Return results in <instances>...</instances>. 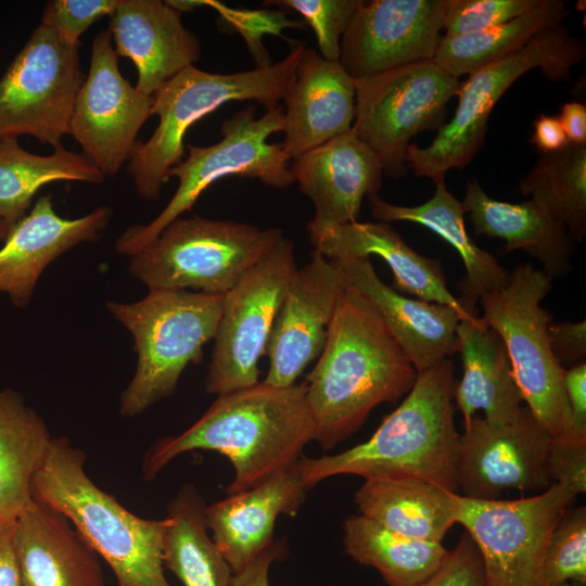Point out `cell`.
I'll return each instance as SVG.
<instances>
[{
  "label": "cell",
  "mask_w": 586,
  "mask_h": 586,
  "mask_svg": "<svg viewBox=\"0 0 586 586\" xmlns=\"http://www.w3.org/2000/svg\"><path fill=\"white\" fill-rule=\"evenodd\" d=\"M417 374L374 308L345 284L323 349L305 381L314 441L331 450L377 406L407 395Z\"/></svg>",
  "instance_id": "6da1fadb"
},
{
  "label": "cell",
  "mask_w": 586,
  "mask_h": 586,
  "mask_svg": "<svg viewBox=\"0 0 586 586\" xmlns=\"http://www.w3.org/2000/svg\"><path fill=\"white\" fill-rule=\"evenodd\" d=\"M314 437L305 382L273 386L259 381L218 395L189 429L156 441L143 458L142 472L152 480L181 454L216 451L233 467L226 487L232 495L292 468Z\"/></svg>",
  "instance_id": "7a4b0ae2"
},
{
  "label": "cell",
  "mask_w": 586,
  "mask_h": 586,
  "mask_svg": "<svg viewBox=\"0 0 586 586\" xmlns=\"http://www.w3.org/2000/svg\"><path fill=\"white\" fill-rule=\"evenodd\" d=\"M454 387L449 358L419 372L403 403L369 440L335 455L302 456L295 463L301 479L309 488L342 474L416 479L458 494Z\"/></svg>",
  "instance_id": "3957f363"
},
{
  "label": "cell",
  "mask_w": 586,
  "mask_h": 586,
  "mask_svg": "<svg viewBox=\"0 0 586 586\" xmlns=\"http://www.w3.org/2000/svg\"><path fill=\"white\" fill-rule=\"evenodd\" d=\"M86 457L65 436L52 440L33 498L62 513L111 568L117 586H171L163 559L167 519L140 518L87 474Z\"/></svg>",
  "instance_id": "277c9868"
},
{
  "label": "cell",
  "mask_w": 586,
  "mask_h": 586,
  "mask_svg": "<svg viewBox=\"0 0 586 586\" xmlns=\"http://www.w3.org/2000/svg\"><path fill=\"white\" fill-rule=\"evenodd\" d=\"M304 48L293 46L283 60L245 72L218 74L191 65L166 81L152 95L151 115L160 123L149 140L137 141L127 166L140 198L160 196L169 171L182 162L184 135L201 118L231 101L254 100L269 110L284 100Z\"/></svg>",
  "instance_id": "5b68a950"
},
{
  "label": "cell",
  "mask_w": 586,
  "mask_h": 586,
  "mask_svg": "<svg viewBox=\"0 0 586 586\" xmlns=\"http://www.w3.org/2000/svg\"><path fill=\"white\" fill-rule=\"evenodd\" d=\"M224 295L189 290H150L135 303L106 308L132 335L138 361L120 397V415L135 417L171 396L181 373L202 359L214 339Z\"/></svg>",
  "instance_id": "8992f818"
},
{
  "label": "cell",
  "mask_w": 586,
  "mask_h": 586,
  "mask_svg": "<svg viewBox=\"0 0 586 586\" xmlns=\"http://www.w3.org/2000/svg\"><path fill=\"white\" fill-rule=\"evenodd\" d=\"M586 55L582 39L562 24L536 35L515 53L469 75L460 84L451 119L430 145L410 143L406 163L417 177L445 180L451 168H464L484 144L489 115L500 97L526 72L538 68L551 81L566 82Z\"/></svg>",
  "instance_id": "52a82bcc"
},
{
  "label": "cell",
  "mask_w": 586,
  "mask_h": 586,
  "mask_svg": "<svg viewBox=\"0 0 586 586\" xmlns=\"http://www.w3.org/2000/svg\"><path fill=\"white\" fill-rule=\"evenodd\" d=\"M282 235L277 228L179 217L131 256L129 271L149 290L189 289L224 295Z\"/></svg>",
  "instance_id": "ba28073f"
},
{
  "label": "cell",
  "mask_w": 586,
  "mask_h": 586,
  "mask_svg": "<svg viewBox=\"0 0 586 586\" xmlns=\"http://www.w3.org/2000/svg\"><path fill=\"white\" fill-rule=\"evenodd\" d=\"M552 279L528 263L509 272L508 283L480 298L483 320L501 337L523 402L551 437L572 430L564 385V369L549 344L552 315L540 303Z\"/></svg>",
  "instance_id": "9c48e42d"
},
{
  "label": "cell",
  "mask_w": 586,
  "mask_h": 586,
  "mask_svg": "<svg viewBox=\"0 0 586 586\" xmlns=\"http://www.w3.org/2000/svg\"><path fill=\"white\" fill-rule=\"evenodd\" d=\"M255 113V106L250 105L225 120L222 139L213 145H187V160L169 171V178L179 180L174 196L152 221L133 225L120 234L115 244L118 253L131 257L141 252L167 225L191 209L212 183L225 177L257 179L277 189L295 182L291 158L281 143L268 142L272 133L284 129L283 107L278 104L260 117Z\"/></svg>",
  "instance_id": "30bf717a"
},
{
  "label": "cell",
  "mask_w": 586,
  "mask_h": 586,
  "mask_svg": "<svg viewBox=\"0 0 586 586\" xmlns=\"http://www.w3.org/2000/svg\"><path fill=\"white\" fill-rule=\"evenodd\" d=\"M460 84L433 60L355 80L352 130L378 156L383 174L394 179L406 175L410 140L445 124L447 104Z\"/></svg>",
  "instance_id": "8fae6325"
},
{
  "label": "cell",
  "mask_w": 586,
  "mask_h": 586,
  "mask_svg": "<svg viewBox=\"0 0 586 586\" xmlns=\"http://www.w3.org/2000/svg\"><path fill=\"white\" fill-rule=\"evenodd\" d=\"M577 495L552 483L542 494L506 499H473L453 494L455 523L475 544L486 586H542L550 536Z\"/></svg>",
  "instance_id": "7c38bea8"
},
{
  "label": "cell",
  "mask_w": 586,
  "mask_h": 586,
  "mask_svg": "<svg viewBox=\"0 0 586 586\" xmlns=\"http://www.w3.org/2000/svg\"><path fill=\"white\" fill-rule=\"evenodd\" d=\"M297 268L293 242L284 234L224 294L205 391L222 395L259 382V360Z\"/></svg>",
  "instance_id": "4fadbf2b"
},
{
  "label": "cell",
  "mask_w": 586,
  "mask_h": 586,
  "mask_svg": "<svg viewBox=\"0 0 586 586\" xmlns=\"http://www.w3.org/2000/svg\"><path fill=\"white\" fill-rule=\"evenodd\" d=\"M78 48L39 24L0 79V139L61 145L85 80Z\"/></svg>",
  "instance_id": "5bb4252c"
},
{
  "label": "cell",
  "mask_w": 586,
  "mask_h": 586,
  "mask_svg": "<svg viewBox=\"0 0 586 586\" xmlns=\"http://www.w3.org/2000/svg\"><path fill=\"white\" fill-rule=\"evenodd\" d=\"M152 104V95L123 77L110 30L99 33L69 125L82 155L104 176L116 175L129 160Z\"/></svg>",
  "instance_id": "9a60e30c"
},
{
  "label": "cell",
  "mask_w": 586,
  "mask_h": 586,
  "mask_svg": "<svg viewBox=\"0 0 586 586\" xmlns=\"http://www.w3.org/2000/svg\"><path fill=\"white\" fill-rule=\"evenodd\" d=\"M551 436L526 406L515 419L493 424L473 416L459 434L456 483L461 496L493 500L510 489L545 491Z\"/></svg>",
  "instance_id": "2e32d148"
},
{
  "label": "cell",
  "mask_w": 586,
  "mask_h": 586,
  "mask_svg": "<svg viewBox=\"0 0 586 586\" xmlns=\"http://www.w3.org/2000/svg\"><path fill=\"white\" fill-rule=\"evenodd\" d=\"M446 0L360 1L340 44L339 62L353 79L433 60Z\"/></svg>",
  "instance_id": "e0dca14e"
},
{
  "label": "cell",
  "mask_w": 586,
  "mask_h": 586,
  "mask_svg": "<svg viewBox=\"0 0 586 586\" xmlns=\"http://www.w3.org/2000/svg\"><path fill=\"white\" fill-rule=\"evenodd\" d=\"M344 285L336 263L317 250L307 264L295 269L266 347L269 368L264 382L293 385L319 357Z\"/></svg>",
  "instance_id": "ac0fdd59"
},
{
  "label": "cell",
  "mask_w": 586,
  "mask_h": 586,
  "mask_svg": "<svg viewBox=\"0 0 586 586\" xmlns=\"http://www.w3.org/2000/svg\"><path fill=\"white\" fill-rule=\"evenodd\" d=\"M290 169L315 206L306 226L311 243L333 228L358 221L362 200L378 194L383 182L380 160L352 129L294 160Z\"/></svg>",
  "instance_id": "d6986e66"
},
{
  "label": "cell",
  "mask_w": 586,
  "mask_h": 586,
  "mask_svg": "<svg viewBox=\"0 0 586 586\" xmlns=\"http://www.w3.org/2000/svg\"><path fill=\"white\" fill-rule=\"evenodd\" d=\"M346 285L378 313L417 373L458 353L459 314L449 306L410 298L385 284L369 258L333 259Z\"/></svg>",
  "instance_id": "ffe728a7"
},
{
  "label": "cell",
  "mask_w": 586,
  "mask_h": 586,
  "mask_svg": "<svg viewBox=\"0 0 586 586\" xmlns=\"http://www.w3.org/2000/svg\"><path fill=\"white\" fill-rule=\"evenodd\" d=\"M111 212L99 206L87 215L67 219L53 207L51 195L38 199L28 215L10 230L0 249V293L16 307L27 306L43 270L72 247L99 239Z\"/></svg>",
  "instance_id": "44dd1931"
},
{
  "label": "cell",
  "mask_w": 586,
  "mask_h": 586,
  "mask_svg": "<svg viewBox=\"0 0 586 586\" xmlns=\"http://www.w3.org/2000/svg\"><path fill=\"white\" fill-rule=\"evenodd\" d=\"M309 489L294 464L258 485L206 506L207 530L233 575L276 540L278 517L295 515Z\"/></svg>",
  "instance_id": "7402d4cb"
},
{
  "label": "cell",
  "mask_w": 586,
  "mask_h": 586,
  "mask_svg": "<svg viewBox=\"0 0 586 586\" xmlns=\"http://www.w3.org/2000/svg\"><path fill=\"white\" fill-rule=\"evenodd\" d=\"M166 1L118 0L110 33L118 56L137 67V90L153 95L166 81L201 56L198 36Z\"/></svg>",
  "instance_id": "603a6c76"
},
{
  "label": "cell",
  "mask_w": 586,
  "mask_h": 586,
  "mask_svg": "<svg viewBox=\"0 0 586 586\" xmlns=\"http://www.w3.org/2000/svg\"><path fill=\"white\" fill-rule=\"evenodd\" d=\"M355 95V79L339 61H328L305 47L284 99L285 137L281 145L290 158L294 161L351 130Z\"/></svg>",
  "instance_id": "cb8c5ba5"
},
{
  "label": "cell",
  "mask_w": 586,
  "mask_h": 586,
  "mask_svg": "<svg viewBox=\"0 0 586 586\" xmlns=\"http://www.w3.org/2000/svg\"><path fill=\"white\" fill-rule=\"evenodd\" d=\"M12 543L23 586H105L98 555L46 504L33 499L13 524Z\"/></svg>",
  "instance_id": "d4e9b609"
},
{
  "label": "cell",
  "mask_w": 586,
  "mask_h": 586,
  "mask_svg": "<svg viewBox=\"0 0 586 586\" xmlns=\"http://www.w3.org/2000/svg\"><path fill=\"white\" fill-rule=\"evenodd\" d=\"M311 244L329 259L378 255L391 268L397 292L449 306L459 314L460 320L477 318L468 313L459 298L448 290L440 259L416 252L390 222L355 221L342 225L327 231Z\"/></svg>",
  "instance_id": "484cf974"
},
{
  "label": "cell",
  "mask_w": 586,
  "mask_h": 586,
  "mask_svg": "<svg viewBox=\"0 0 586 586\" xmlns=\"http://www.w3.org/2000/svg\"><path fill=\"white\" fill-rule=\"evenodd\" d=\"M477 235L505 240L504 253L522 250L538 259L552 280L572 270L574 240L568 228L534 201L509 203L489 196L474 179L461 201Z\"/></svg>",
  "instance_id": "4316f807"
},
{
  "label": "cell",
  "mask_w": 586,
  "mask_h": 586,
  "mask_svg": "<svg viewBox=\"0 0 586 586\" xmlns=\"http://www.w3.org/2000/svg\"><path fill=\"white\" fill-rule=\"evenodd\" d=\"M456 334L463 375L454 387V397L464 424L477 410H483L484 419L493 424L515 419L523 398L499 334L479 317L460 320Z\"/></svg>",
  "instance_id": "83f0119b"
},
{
  "label": "cell",
  "mask_w": 586,
  "mask_h": 586,
  "mask_svg": "<svg viewBox=\"0 0 586 586\" xmlns=\"http://www.w3.org/2000/svg\"><path fill=\"white\" fill-rule=\"evenodd\" d=\"M433 196L426 202L405 206L388 203L378 194L369 196L370 209L378 221H410L421 225L445 240L457 251L466 268V276L458 284L461 291L459 302L463 308L475 315L480 298L508 283L509 272L495 256L479 247L464 228L466 214L461 201L446 188L445 180L434 182Z\"/></svg>",
  "instance_id": "f1b7e54d"
},
{
  "label": "cell",
  "mask_w": 586,
  "mask_h": 586,
  "mask_svg": "<svg viewBox=\"0 0 586 586\" xmlns=\"http://www.w3.org/2000/svg\"><path fill=\"white\" fill-rule=\"evenodd\" d=\"M453 494L416 479H365L354 501L361 515L405 537L442 543L455 524Z\"/></svg>",
  "instance_id": "f546056e"
},
{
  "label": "cell",
  "mask_w": 586,
  "mask_h": 586,
  "mask_svg": "<svg viewBox=\"0 0 586 586\" xmlns=\"http://www.w3.org/2000/svg\"><path fill=\"white\" fill-rule=\"evenodd\" d=\"M53 437L41 417L11 388L0 390V526L31 504L33 480Z\"/></svg>",
  "instance_id": "4dcf8cb0"
},
{
  "label": "cell",
  "mask_w": 586,
  "mask_h": 586,
  "mask_svg": "<svg viewBox=\"0 0 586 586\" xmlns=\"http://www.w3.org/2000/svg\"><path fill=\"white\" fill-rule=\"evenodd\" d=\"M206 504L198 489L183 485L170 500L163 559L182 586H231L232 572L205 523Z\"/></svg>",
  "instance_id": "1f68e13d"
},
{
  "label": "cell",
  "mask_w": 586,
  "mask_h": 586,
  "mask_svg": "<svg viewBox=\"0 0 586 586\" xmlns=\"http://www.w3.org/2000/svg\"><path fill=\"white\" fill-rule=\"evenodd\" d=\"M343 533L346 553L374 568L387 586H422L449 551L442 543L405 537L361 514L347 517Z\"/></svg>",
  "instance_id": "d6a6232c"
},
{
  "label": "cell",
  "mask_w": 586,
  "mask_h": 586,
  "mask_svg": "<svg viewBox=\"0 0 586 586\" xmlns=\"http://www.w3.org/2000/svg\"><path fill=\"white\" fill-rule=\"evenodd\" d=\"M105 176L82 154L62 144L49 155L23 149L17 138L0 139V217L13 226L25 216L36 192L53 181L102 183Z\"/></svg>",
  "instance_id": "836d02e7"
},
{
  "label": "cell",
  "mask_w": 586,
  "mask_h": 586,
  "mask_svg": "<svg viewBox=\"0 0 586 586\" xmlns=\"http://www.w3.org/2000/svg\"><path fill=\"white\" fill-rule=\"evenodd\" d=\"M570 11L562 0H539L522 15L493 28L462 36H442L433 61L459 78L502 60L539 33L562 24Z\"/></svg>",
  "instance_id": "e575fe53"
},
{
  "label": "cell",
  "mask_w": 586,
  "mask_h": 586,
  "mask_svg": "<svg viewBox=\"0 0 586 586\" xmlns=\"http://www.w3.org/2000/svg\"><path fill=\"white\" fill-rule=\"evenodd\" d=\"M519 191L563 224L574 242L586 234V145L568 143L543 153L519 182Z\"/></svg>",
  "instance_id": "d590c367"
},
{
  "label": "cell",
  "mask_w": 586,
  "mask_h": 586,
  "mask_svg": "<svg viewBox=\"0 0 586 586\" xmlns=\"http://www.w3.org/2000/svg\"><path fill=\"white\" fill-rule=\"evenodd\" d=\"M586 583V508H568L553 530L543 561L542 586Z\"/></svg>",
  "instance_id": "8d00e7d4"
},
{
  "label": "cell",
  "mask_w": 586,
  "mask_h": 586,
  "mask_svg": "<svg viewBox=\"0 0 586 586\" xmlns=\"http://www.w3.org/2000/svg\"><path fill=\"white\" fill-rule=\"evenodd\" d=\"M361 0H271L272 4L300 13L314 30L320 55L339 61L341 39Z\"/></svg>",
  "instance_id": "74e56055"
},
{
  "label": "cell",
  "mask_w": 586,
  "mask_h": 586,
  "mask_svg": "<svg viewBox=\"0 0 586 586\" xmlns=\"http://www.w3.org/2000/svg\"><path fill=\"white\" fill-rule=\"evenodd\" d=\"M539 0H446L444 36L483 31L513 20L534 8Z\"/></svg>",
  "instance_id": "f35d334b"
},
{
  "label": "cell",
  "mask_w": 586,
  "mask_h": 586,
  "mask_svg": "<svg viewBox=\"0 0 586 586\" xmlns=\"http://www.w3.org/2000/svg\"><path fill=\"white\" fill-rule=\"evenodd\" d=\"M118 0H52L41 24L53 29L67 44L80 46V36L99 18L113 15Z\"/></svg>",
  "instance_id": "ab89813d"
},
{
  "label": "cell",
  "mask_w": 586,
  "mask_h": 586,
  "mask_svg": "<svg viewBox=\"0 0 586 586\" xmlns=\"http://www.w3.org/2000/svg\"><path fill=\"white\" fill-rule=\"evenodd\" d=\"M207 4L217 9L225 23L244 37L257 67L272 64L260 40L263 33L279 34L282 27H303L300 23L286 20L283 12L233 10L216 1H205Z\"/></svg>",
  "instance_id": "60d3db41"
},
{
  "label": "cell",
  "mask_w": 586,
  "mask_h": 586,
  "mask_svg": "<svg viewBox=\"0 0 586 586\" xmlns=\"http://www.w3.org/2000/svg\"><path fill=\"white\" fill-rule=\"evenodd\" d=\"M551 483L571 488L576 495L586 492V436L570 432L551 437L548 450Z\"/></svg>",
  "instance_id": "b9f144b4"
},
{
  "label": "cell",
  "mask_w": 586,
  "mask_h": 586,
  "mask_svg": "<svg viewBox=\"0 0 586 586\" xmlns=\"http://www.w3.org/2000/svg\"><path fill=\"white\" fill-rule=\"evenodd\" d=\"M422 586H486L481 555L467 532Z\"/></svg>",
  "instance_id": "7bdbcfd3"
},
{
  "label": "cell",
  "mask_w": 586,
  "mask_h": 586,
  "mask_svg": "<svg viewBox=\"0 0 586 586\" xmlns=\"http://www.w3.org/2000/svg\"><path fill=\"white\" fill-rule=\"evenodd\" d=\"M548 339L551 352L557 362L572 367L585 361L586 356V321H563L550 323Z\"/></svg>",
  "instance_id": "ee69618b"
},
{
  "label": "cell",
  "mask_w": 586,
  "mask_h": 586,
  "mask_svg": "<svg viewBox=\"0 0 586 586\" xmlns=\"http://www.w3.org/2000/svg\"><path fill=\"white\" fill-rule=\"evenodd\" d=\"M563 385L571 411V432L586 436V362L564 369Z\"/></svg>",
  "instance_id": "f6af8a7d"
},
{
  "label": "cell",
  "mask_w": 586,
  "mask_h": 586,
  "mask_svg": "<svg viewBox=\"0 0 586 586\" xmlns=\"http://www.w3.org/2000/svg\"><path fill=\"white\" fill-rule=\"evenodd\" d=\"M288 553L285 539H276L247 568L232 576L231 586H270L271 564L283 560Z\"/></svg>",
  "instance_id": "bcb514c9"
},
{
  "label": "cell",
  "mask_w": 586,
  "mask_h": 586,
  "mask_svg": "<svg viewBox=\"0 0 586 586\" xmlns=\"http://www.w3.org/2000/svg\"><path fill=\"white\" fill-rule=\"evenodd\" d=\"M530 142L543 154L562 149L569 140L558 116L540 114L533 123Z\"/></svg>",
  "instance_id": "7dc6e473"
},
{
  "label": "cell",
  "mask_w": 586,
  "mask_h": 586,
  "mask_svg": "<svg viewBox=\"0 0 586 586\" xmlns=\"http://www.w3.org/2000/svg\"><path fill=\"white\" fill-rule=\"evenodd\" d=\"M558 118L569 143L586 145V106L584 104L576 101L562 104Z\"/></svg>",
  "instance_id": "c3c4849f"
},
{
  "label": "cell",
  "mask_w": 586,
  "mask_h": 586,
  "mask_svg": "<svg viewBox=\"0 0 586 586\" xmlns=\"http://www.w3.org/2000/svg\"><path fill=\"white\" fill-rule=\"evenodd\" d=\"M11 525L0 526V586H23L12 543Z\"/></svg>",
  "instance_id": "681fc988"
},
{
  "label": "cell",
  "mask_w": 586,
  "mask_h": 586,
  "mask_svg": "<svg viewBox=\"0 0 586 586\" xmlns=\"http://www.w3.org/2000/svg\"><path fill=\"white\" fill-rule=\"evenodd\" d=\"M170 7L182 12L193 11L202 5H205V1H166Z\"/></svg>",
  "instance_id": "f907efd6"
},
{
  "label": "cell",
  "mask_w": 586,
  "mask_h": 586,
  "mask_svg": "<svg viewBox=\"0 0 586 586\" xmlns=\"http://www.w3.org/2000/svg\"><path fill=\"white\" fill-rule=\"evenodd\" d=\"M11 226H9L1 217H0V241H4L10 233Z\"/></svg>",
  "instance_id": "816d5d0a"
},
{
  "label": "cell",
  "mask_w": 586,
  "mask_h": 586,
  "mask_svg": "<svg viewBox=\"0 0 586 586\" xmlns=\"http://www.w3.org/2000/svg\"><path fill=\"white\" fill-rule=\"evenodd\" d=\"M583 584L579 583H568L564 586H582Z\"/></svg>",
  "instance_id": "f5cc1de1"
}]
</instances>
